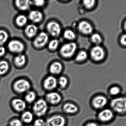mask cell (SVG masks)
Segmentation results:
<instances>
[{
    "mask_svg": "<svg viewBox=\"0 0 126 126\" xmlns=\"http://www.w3.org/2000/svg\"><path fill=\"white\" fill-rule=\"evenodd\" d=\"M62 110L65 113L69 115H74L78 113L79 107L73 102H67L64 104Z\"/></svg>",
    "mask_w": 126,
    "mask_h": 126,
    "instance_id": "d6986e66",
    "label": "cell"
},
{
    "mask_svg": "<svg viewBox=\"0 0 126 126\" xmlns=\"http://www.w3.org/2000/svg\"><path fill=\"white\" fill-rule=\"evenodd\" d=\"M38 29L36 24L31 23L28 24L24 28L23 32L28 39H33L38 33Z\"/></svg>",
    "mask_w": 126,
    "mask_h": 126,
    "instance_id": "2e32d148",
    "label": "cell"
},
{
    "mask_svg": "<svg viewBox=\"0 0 126 126\" xmlns=\"http://www.w3.org/2000/svg\"><path fill=\"white\" fill-rule=\"evenodd\" d=\"M34 114L29 110H25L22 112L20 119L23 124H29L34 121Z\"/></svg>",
    "mask_w": 126,
    "mask_h": 126,
    "instance_id": "7402d4cb",
    "label": "cell"
},
{
    "mask_svg": "<svg viewBox=\"0 0 126 126\" xmlns=\"http://www.w3.org/2000/svg\"><path fill=\"white\" fill-rule=\"evenodd\" d=\"M77 49V45L76 43L70 42L62 46L59 50V54L64 58L70 59L74 55Z\"/></svg>",
    "mask_w": 126,
    "mask_h": 126,
    "instance_id": "277c9868",
    "label": "cell"
},
{
    "mask_svg": "<svg viewBox=\"0 0 126 126\" xmlns=\"http://www.w3.org/2000/svg\"><path fill=\"white\" fill-rule=\"evenodd\" d=\"M90 40L95 45H100L102 42V39L100 34L98 33H92L91 34Z\"/></svg>",
    "mask_w": 126,
    "mask_h": 126,
    "instance_id": "4dcf8cb0",
    "label": "cell"
},
{
    "mask_svg": "<svg viewBox=\"0 0 126 126\" xmlns=\"http://www.w3.org/2000/svg\"><path fill=\"white\" fill-rule=\"evenodd\" d=\"M110 109L117 114H121L126 111V100L123 97H116L110 102Z\"/></svg>",
    "mask_w": 126,
    "mask_h": 126,
    "instance_id": "3957f363",
    "label": "cell"
},
{
    "mask_svg": "<svg viewBox=\"0 0 126 126\" xmlns=\"http://www.w3.org/2000/svg\"><path fill=\"white\" fill-rule=\"evenodd\" d=\"M10 64L8 62L5 60H0V76L7 74L10 69Z\"/></svg>",
    "mask_w": 126,
    "mask_h": 126,
    "instance_id": "d4e9b609",
    "label": "cell"
},
{
    "mask_svg": "<svg viewBox=\"0 0 126 126\" xmlns=\"http://www.w3.org/2000/svg\"><path fill=\"white\" fill-rule=\"evenodd\" d=\"M32 109L34 115L38 118H42L46 114L49 106L45 99L40 98L36 100L33 103Z\"/></svg>",
    "mask_w": 126,
    "mask_h": 126,
    "instance_id": "7a4b0ae2",
    "label": "cell"
},
{
    "mask_svg": "<svg viewBox=\"0 0 126 126\" xmlns=\"http://www.w3.org/2000/svg\"><path fill=\"white\" fill-rule=\"evenodd\" d=\"M28 17L25 15L19 14L15 17L14 20L16 25L18 28H24L28 24Z\"/></svg>",
    "mask_w": 126,
    "mask_h": 126,
    "instance_id": "603a6c76",
    "label": "cell"
},
{
    "mask_svg": "<svg viewBox=\"0 0 126 126\" xmlns=\"http://www.w3.org/2000/svg\"><path fill=\"white\" fill-rule=\"evenodd\" d=\"M45 122L46 126H66L67 121L62 115L55 114L48 117Z\"/></svg>",
    "mask_w": 126,
    "mask_h": 126,
    "instance_id": "30bf717a",
    "label": "cell"
},
{
    "mask_svg": "<svg viewBox=\"0 0 126 126\" xmlns=\"http://www.w3.org/2000/svg\"><path fill=\"white\" fill-rule=\"evenodd\" d=\"M90 55L94 61L99 62L105 58L106 52L104 49L101 46L95 45L91 49Z\"/></svg>",
    "mask_w": 126,
    "mask_h": 126,
    "instance_id": "8fae6325",
    "label": "cell"
},
{
    "mask_svg": "<svg viewBox=\"0 0 126 126\" xmlns=\"http://www.w3.org/2000/svg\"><path fill=\"white\" fill-rule=\"evenodd\" d=\"M9 126H23L24 124L20 118H14L9 122Z\"/></svg>",
    "mask_w": 126,
    "mask_h": 126,
    "instance_id": "d6a6232c",
    "label": "cell"
},
{
    "mask_svg": "<svg viewBox=\"0 0 126 126\" xmlns=\"http://www.w3.org/2000/svg\"><path fill=\"white\" fill-rule=\"evenodd\" d=\"M77 28L79 32L84 35H91L93 33V26L90 23L86 20L80 22L78 25Z\"/></svg>",
    "mask_w": 126,
    "mask_h": 126,
    "instance_id": "9a60e30c",
    "label": "cell"
},
{
    "mask_svg": "<svg viewBox=\"0 0 126 126\" xmlns=\"http://www.w3.org/2000/svg\"><path fill=\"white\" fill-rule=\"evenodd\" d=\"M46 32L49 35L54 38H57L61 34L62 28L58 22L54 20L49 21L45 27Z\"/></svg>",
    "mask_w": 126,
    "mask_h": 126,
    "instance_id": "52a82bcc",
    "label": "cell"
},
{
    "mask_svg": "<svg viewBox=\"0 0 126 126\" xmlns=\"http://www.w3.org/2000/svg\"><path fill=\"white\" fill-rule=\"evenodd\" d=\"M63 36L66 40L71 41L75 40L76 38V33L70 29L65 30L63 33Z\"/></svg>",
    "mask_w": 126,
    "mask_h": 126,
    "instance_id": "f1b7e54d",
    "label": "cell"
},
{
    "mask_svg": "<svg viewBox=\"0 0 126 126\" xmlns=\"http://www.w3.org/2000/svg\"><path fill=\"white\" fill-rule=\"evenodd\" d=\"M49 40L47 33L46 32H41L33 39L32 45L35 49L40 50L47 46Z\"/></svg>",
    "mask_w": 126,
    "mask_h": 126,
    "instance_id": "5b68a950",
    "label": "cell"
},
{
    "mask_svg": "<svg viewBox=\"0 0 126 126\" xmlns=\"http://www.w3.org/2000/svg\"><path fill=\"white\" fill-rule=\"evenodd\" d=\"M108 92L110 96L115 97L120 93L121 89L118 86H113L110 87Z\"/></svg>",
    "mask_w": 126,
    "mask_h": 126,
    "instance_id": "1f68e13d",
    "label": "cell"
},
{
    "mask_svg": "<svg viewBox=\"0 0 126 126\" xmlns=\"http://www.w3.org/2000/svg\"><path fill=\"white\" fill-rule=\"evenodd\" d=\"M60 44V41L57 38H54L49 40L47 46L49 51L54 52L58 48Z\"/></svg>",
    "mask_w": 126,
    "mask_h": 126,
    "instance_id": "4316f807",
    "label": "cell"
},
{
    "mask_svg": "<svg viewBox=\"0 0 126 126\" xmlns=\"http://www.w3.org/2000/svg\"><path fill=\"white\" fill-rule=\"evenodd\" d=\"M83 4L85 8L87 10H90L94 8L96 4L95 0H84Z\"/></svg>",
    "mask_w": 126,
    "mask_h": 126,
    "instance_id": "836d02e7",
    "label": "cell"
},
{
    "mask_svg": "<svg viewBox=\"0 0 126 126\" xmlns=\"http://www.w3.org/2000/svg\"><path fill=\"white\" fill-rule=\"evenodd\" d=\"M42 86L44 90L48 92L54 91L58 86L57 79L53 75H49L43 80Z\"/></svg>",
    "mask_w": 126,
    "mask_h": 126,
    "instance_id": "7c38bea8",
    "label": "cell"
},
{
    "mask_svg": "<svg viewBox=\"0 0 126 126\" xmlns=\"http://www.w3.org/2000/svg\"><path fill=\"white\" fill-rule=\"evenodd\" d=\"M11 106L12 109L16 112L22 113L26 110L27 103L24 99L17 97L11 100Z\"/></svg>",
    "mask_w": 126,
    "mask_h": 126,
    "instance_id": "4fadbf2b",
    "label": "cell"
},
{
    "mask_svg": "<svg viewBox=\"0 0 126 126\" xmlns=\"http://www.w3.org/2000/svg\"><path fill=\"white\" fill-rule=\"evenodd\" d=\"M9 38V34L7 30L0 29V46H4L8 43Z\"/></svg>",
    "mask_w": 126,
    "mask_h": 126,
    "instance_id": "484cf974",
    "label": "cell"
},
{
    "mask_svg": "<svg viewBox=\"0 0 126 126\" xmlns=\"http://www.w3.org/2000/svg\"><path fill=\"white\" fill-rule=\"evenodd\" d=\"M83 126H100L97 122L93 121H90L87 122Z\"/></svg>",
    "mask_w": 126,
    "mask_h": 126,
    "instance_id": "f35d334b",
    "label": "cell"
},
{
    "mask_svg": "<svg viewBox=\"0 0 126 126\" xmlns=\"http://www.w3.org/2000/svg\"><path fill=\"white\" fill-rule=\"evenodd\" d=\"M33 126H46L45 120L42 118H38L33 121Z\"/></svg>",
    "mask_w": 126,
    "mask_h": 126,
    "instance_id": "e575fe53",
    "label": "cell"
},
{
    "mask_svg": "<svg viewBox=\"0 0 126 126\" xmlns=\"http://www.w3.org/2000/svg\"><path fill=\"white\" fill-rule=\"evenodd\" d=\"M115 113L110 108H105L100 110L97 113V118L99 122L103 124H107L114 119Z\"/></svg>",
    "mask_w": 126,
    "mask_h": 126,
    "instance_id": "ba28073f",
    "label": "cell"
},
{
    "mask_svg": "<svg viewBox=\"0 0 126 126\" xmlns=\"http://www.w3.org/2000/svg\"><path fill=\"white\" fill-rule=\"evenodd\" d=\"M58 86L61 89H65L67 87L69 84L68 78L65 76H61L57 79Z\"/></svg>",
    "mask_w": 126,
    "mask_h": 126,
    "instance_id": "f546056e",
    "label": "cell"
},
{
    "mask_svg": "<svg viewBox=\"0 0 126 126\" xmlns=\"http://www.w3.org/2000/svg\"><path fill=\"white\" fill-rule=\"evenodd\" d=\"M6 52V49L4 46H0V58L4 56Z\"/></svg>",
    "mask_w": 126,
    "mask_h": 126,
    "instance_id": "74e56055",
    "label": "cell"
},
{
    "mask_svg": "<svg viewBox=\"0 0 126 126\" xmlns=\"http://www.w3.org/2000/svg\"><path fill=\"white\" fill-rule=\"evenodd\" d=\"M14 4L18 10L21 12L28 11L32 5L31 1L28 0H16L14 1Z\"/></svg>",
    "mask_w": 126,
    "mask_h": 126,
    "instance_id": "ffe728a7",
    "label": "cell"
},
{
    "mask_svg": "<svg viewBox=\"0 0 126 126\" xmlns=\"http://www.w3.org/2000/svg\"><path fill=\"white\" fill-rule=\"evenodd\" d=\"M24 94V100L27 103H34L36 100V94L34 91L30 90Z\"/></svg>",
    "mask_w": 126,
    "mask_h": 126,
    "instance_id": "cb8c5ba5",
    "label": "cell"
},
{
    "mask_svg": "<svg viewBox=\"0 0 126 126\" xmlns=\"http://www.w3.org/2000/svg\"><path fill=\"white\" fill-rule=\"evenodd\" d=\"M27 63V58L23 53L16 55L13 59L15 66L18 68H21L25 66Z\"/></svg>",
    "mask_w": 126,
    "mask_h": 126,
    "instance_id": "44dd1931",
    "label": "cell"
},
{
    "mask_svg": "<svg viewBox=\"0 0 126 126\" xmlns=\"http://www.w3.org/2000/svg\"><path fill=\"white\" fill-rule=\"evenodd\" d=\"M62 99L61 94L59 93L54 91L48 92L45 96V99L48 104L53 106L59 104Z\"/></svg>",
    "mask_w": 126,
    "mask_h": 126,
    "instance_id": "5bb4252c",
    "label": "cell"
},
{
    "mask_svg": "<svg viewBox=\"0 0 126 126\" xmlns=\"http://www.w3.org/2000/svg\"><path fill=\"white\" fill-rule=\"evenodd\" d=\"M88 57V53L84 50H81L77 53L75 57V60L78 63H82L85 61Z\"/></svg>",
    "mask_w": 126,
    "mask_h": 126,
    "instance_id": "83f0119b",
    "label": "cell"
},
{
    "mask_svg": "<svg viewBox=\"0 0 126 126\" xmlns=\"http://www.w3.org/2000/svg\"><path fill=\"white\" fill-rule=\"evenodd\" d=\"M7 49L12 53L17 54L23 53L26 49L24 43L19 39H12L7 43Z\"/></svg>",
    "mask_w": 126,
    "mask_h": 126,
    "instance_id": "8992f818",
    "label": "cell"
},
{
    "mask_svg": "<svg viewBox=\"0 0 126 126\" xmlns=\"http://www.w3.org/2000/svg\"><path fill=\"white\" fill-rule=\"evenodd\" d=\"M108 103V100L104 95L99 94L93 96L91 99V104L95 110L99 111L106 108Z\"/></svg>",
    "mask_w": 126,
    "mask_h": 126,
    "instance_id": "9c48e42d",
    "label": "cell"
},
{
    "mask_svg": "<svg viewBox=\"0 0 126 126\" xmlns=\"http://www.w3.org/2000/svg\"><path fill=\"white\" fill-rule=\"evenodd\" d=\"M63 70L62 64L58 61L52 62L49 65V72L51 75L55 76L60 75Z\"/></svg>",
    "mask_w": 126,
    "mask_h": 126,
    "instance_id": "ac0fdd59",
    "label": "cell"
},
{
    "mask_svg": "<svg viewBox=\"0 0 126 126\" xmlns=\"http://www.w3.org/2000/svg\"><path fill=\"white\" fill-rule=\"evenodd\" d=\"M32 5L34 6L37 7L41 8L44 7L46 4V1L44 0L31 1Z\"/></svg>",
    "mask_w": 126,
    "mask_h": 126,
    "instance_id": "d590c367",
    "label": "cell"
},
{
    "mask_svg": "<svg viewBox=\"0 0 126 126\" xmlns=\"http://www.w3.org/2000/svg\"><path fill=\"white\" fill-rule=\"evenodd\" d=\"M123 27H124V30L126 33V20L124 22V25H123Z\"/></svg>",
    "mask_w": 126,
    "mask_h": 126,
    "instance_id": "ab89813d",
    "label": "cell"
},
{
    "mask_svg": "<svg viewBox=\"0 0 126 126\" xmlns=\"http://www.w3.org/2000/svg\"><path fill=\"white\" fill-rule=\"evenodd\" d=\"M31 83L29 80L24 78L16 80L12 84L13 91L18 94H25L31 90Z\"/></svg>",
    "mask_w": 126,
    "mask_h": 126,
    "instance_id": "6da1fadb",
    "label": "cell"
},
{
    "mask_svg": "<svg viewBox=\"0 0 126 126\" xmlns=\"http://www.w3.org/2000/svg\"><path fill=\"white\" fill-rule=\"evenodd\" d=\"M28 20L33 24H36L42 22L44 16L41 11L38 10H33L30 11L28 16Z\"/></svg>",
    "mask_w": 126,
    "mask_h": 126,
    "instance_id": "e0dca14e",
    "label": "cell"
},
{
    "mask_svg": "<svg viewBox=\"0 0 126 126\" xmlns=\"http://www.w3.org/2000/svg\"><path fill=\"white\" fill-rule=\"evenodd\" d=\"M120 42L122 45L126 46V33L121 35L120 39Z\"/></svg>",
    "mask_w": 126,
    "mask_h": 126,
    "instance_id": "8d00e7d4",
    "label": "cell"
}]
</instances>
